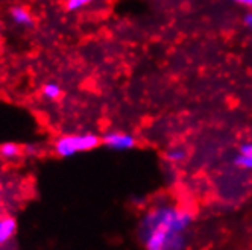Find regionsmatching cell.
I'll return each mask as SVG.
<instances>
[{"mask_svg":"<svg viewBox=\"0 0 252 250\" xmlns=\"http://www.w3.org/2000/svg\"><path fill=\"white\" fill-rule=\"evenodd\" d=\"M92 2H93V0H67L65 8H67V11H78V9L90 5Z\"/></svg>","mask_w":252,"mask_h":250,"instance_id":"10","label":"cell"},{"mask_svg":"<svg viewBox=\"0 0 252 250\" xmlns=\"http://www.w3.org/2000/svg\"><path fill=\"white\" fill-rule=\"evenodd\" d=\"M23 153V147L17 142H5L0 146V156L3 159H15Z\"/></svg>","mask_w":252,"mask_h":250,"instance_id":"6","label":"cell"},{"mask_svg":"<svg viewBox=\"0 0 252 250\" xmlns=\"http://www.w3.org/2000/svg\"><path fill=\"white\" fill-rule=\"evenodd\" d=\"M186 156H187V152L183 147H172L166 153V159L170 161V163H181V161L186 159Z\"/></svg>","mask_w":252,"mask_h":250,"instance_id":"8","label":"cell"},{"mask_svg":"<svg viewBox=\"0 0 252 250\" xmlns=\"http://www.w3.org/2000/svg\"><path fill=\"white\" fill-rule=\"evenodd\" d=\"M102 144L113 150H129L135 147L137 141L131 134L114 131V132H108L102 137Z\"/></svg>","mask_w":252,"mask_h":250,"instance_id":"3","label":"cell"},{"mask_svg":"<svg viewBox=\"0 0 252 250\" xmlns=\"http://www.w3.org/2000/svg\"><path fill=\"white\" fill-rule=\"evenodd\" d=\"M102 138L94 134H67L53 142V152L60 158H71L82 152H90L100 146Z\"/></svg>","mask_w":252,"mask_h":250,"instance_id":"2","label":"cell"},{"mask_svg":"<svg viewBox=\"0 0 252 250\" xmlns=\"http://www.w3.org/2000/svg\"><path fill=\"white\" fill-rule=\"evenodd\" d=\"M236 166H239L240 168L249 170L252 171V156H245V155H237L236 159H234Z\"/></svg>","mask_w":252,"mask_h":250,"instance_id":"9","label":"cell"},{"mask_svg":"<svg viewBox=\"0 0 252 250\" xmlns=\"http://www.w3.org/2000/svg\"><path fill=\"white\" fill-rule=\"evenodd\" d=\"M11 17L12 20L17 25H22V26H31L33 25V17L31 14V11L23 6V5H15L11 8Z\"/></svg>","mask_w":252,"mask_h":250,"instance_id":"5","label":"cell"},{"mask_svg":"<svg viewBox=\"0 0 252 250\" xmlns=\"http://www.w3.org/2000/svg\"><path fill=\"white\" fill-rule=\"evenodd\" d=\"M41 94L49 100H58L63 96V90L60 85L49 82V83H44V86L41 88Z\"/></svg>","mask_w":252,"mask_h":250,"instance_id":"7","label":"cell"},{"mask_svg":"<svg viewBox=\"0 0 252 250\" xmlns=\"http://www.w3.org/2000/svg\"><path fill=\"white\" fill-rule=\"evenodd\" d=\"M191 212L175 205H157L140 222V238L146 250H184Z\"/></svg>","mask_w":252,"mask_h":250,"instance_id":"1","label":"cell"},{"mask_svg":"<svg viewBox=\"0 0 252 250\" xmlns=\"http://www.w3.org/2000/svg\"><path fill=\"white\" fill-rule=\"evenodd\" d=\"M232 2H236V3H240V5H245V0H232Z\"/></svg>","mask_w":252,"mask_h":250,"instance_id":"14","label":"cell"},{"mask_svg":"<svg viewBox=\"0 0 252 250\" xmlns=\"http://www.w3.org/2000/svg\"><path fill=\"white\" fill-rule=\"evenodd\" d=\"M17 232V222L14 217H0V246L9 243Z\"/></svg>","mask_w":252,"mask_h":250,"instance_id":"4","label":"cell"},{"mask_svg":"<svg viewBox=\"0 0 252 250\" xmlns=\"http://www.w3.org/2000/svg\"><path fill=\"white\" fill-rule=\"evenodd\" d=\"M239 155H245V156H252V141H246L240 146L239 149Z\"/></svg>","mask_w":252,"mask_h":250,"instance_id":"11","label":"cell"},{"mask_svg":"<svg viewBox=\"0 0 252 250\" xmlns=\"http://www.w3.org/2000/svg\"><path fill=\"white\" fill-rule=\"evenodd\" d=\"M245 6H249L252 9V0H245Z\"/></svg>","mask_w":252,"mask_h":250,"instance_id":"13","label":"cell"},{"mask_svg":"<svg viewBox=\"0 0 252 250\" xmlns=\"http://www.w3.org/2000/svg\"><path fill=\"white\" fill-rule=\"evenodd\" d=\"M245 25L249 26V28H252V11L245 15Z\"/></svg>","mask_w":252,"mask_h":250,"instance_id":"12","label":"cell"}]
</instances>
